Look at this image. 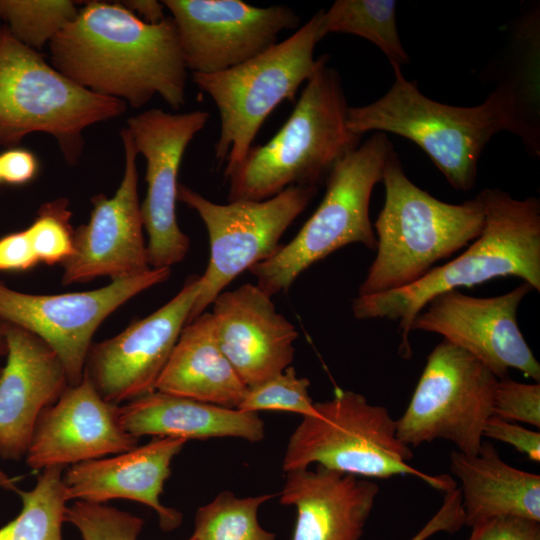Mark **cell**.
I'll use <instances>...</instances> for the list:
<instances>
[{
	"label": "cell",
	"instance_id": "6da1fadb",
	"mask_svg": "<svg viewBox=\"0 0 540 540\" xmlns=\"http://www.w3.org/2000/svg\"><path fill=\"white\" fill-rule=\"evenodd\" d=\"M52 66L79 86L137 109L159 95L185 104L186 68L175 22L148 24L122 3L89 1L49 43Z\"/></svg>",
	"mask_w": 540,
	"mask_h": 540
},
{
	"label": "cell",
	"instance_id": "7a4b0ae2",
	"mask_svg": "<svg viewBox=\"0 0 540 540\" xmlns=\"http://www.w3.org/2000/svg\"><path fill=\"white\" fill-rule=\"evenodd\" d=\"M394 82L378 100L349 107L348 129L362 136L369 131L390 132L418 145L456 190H471L477 179L484 147L500 131L518 135L530 154L539 137L528 117L521 93L508 80L479 105L463 107L437 102L408 81L393 66Z\"/></svg>",
	"mask_w": 540,
	"mask_h": 540
},
{
	"label": "cell",
	"instance_id": "3957f363",
	"mask_svg": "<svg viewBox=\"0 0 540 540\" xmlns=\"http://www.w3.org/2000/svg\"><path fill=\"white\" fill-rule=\"evenodd\" d=\"M485 224L467 250L418 281L352 301L355 318L398 321L405 358L412 354L409 336L416 316L436 296L459 287H473L498 277L515 276L540 291V201L516 199L495 188L481 191Z\"/></svg>",
	"mask_w": 540,
	"mask_h": 540
},
{
	"label": "cell",
	"instance_id": "277c9868",
	"mask_svg": "<svg viewBox=\"0 0 540 540\" xmlns=\"http://www.w3.org/2000/svg\"><path fill=\"white\" fill-rule=\"evenodd\" d=\"M323 54L281 129L252 146L225 177L228 202L262 201L291 186H316L360 145L347 127L348 104L338 71Z\"/></svg>",
	"mask_w": 540,
	"mask_h": 540
},
{
	"label": "cell",
	"instance_id": "5b68a950",
	"mask_svg": "<svg viewBox=\"0 0 540 540\" xmlns=\"http://www.w3.org/2000/svg\"><path fill=\"white\" fill-rule=\"evenodd\" d=\"M384 205L373 224L376 256L358 295L408 286L433 265L473 242L482 233L481 192L460 204L443 202L415 185L392 150L383 168Z\"/></svg>",
	"mask_w": 540,
	"mask_h": 540
},
{
	"label": "cell",
	"instance_id": "8992f818",
	"mask_svg": "<svg viewBox=\"0 0 540 540\" xmlns=\"http://www.w3.org/2000/svg\"><path fill=\"white\" fill-rule=\"evenodd\" d=\"M411 448L397 437L396 420L386 407L371 404L352 390L336 387L333 396L314 402V412L302 417L287 443L285 472L316 464L363 478L418 477L446 492L456 487L448 475H430L409 464Z\"/></svg>",
	"mask_w": 540,
	"mask_h": 540
},
{
	"label": "cell",
	"instance_id": "52a82bcc",
	"mask_svg": "<svg viewBox=\"0 0 540 540\" xmlns=\"http://www.w3.org/2000/svg\"><path fill=\"white\" fill-rule=\"evenodd\" d=\"M127 104L85 89L0 26V146L15 147L31 133H47L75 164L83 131L116 118Z\"/></svg>",
	"mask_w": 540,
	"mask_h": 540
},
{
	"label": "cell",
	"instance_id": "ba28073f",
	"mask_svg": "<svg viewBox=\"0 0 540 540\" xmlns=\"http://www.w3.org/2000/svg\"><path fill=\"white\" fill-rule=\"evenodd\" d=\"M392 150L387 135L375 132L333 166L321 203L297 235L249 269L261 290L269 296L287 291L308 267L348 244L376 249L370 199Z\"/></svg>",
	"mask_w": 540,
	"mask_h": 540
},
{
	"label": "cell",
	"instance_id": "9c48e42d",
	"mask_svg": "<svg viewBox=\"0 0 540 540\" xmlns=\"http://www.w3.org/2000/svg\"><path fill=\"white\" fill-rule=\"evenodd\" d=\"M322 10L282 42L227 70L192 74L194 84L208 94L220 117L215 157L226 162V177L245 157L270 113L285 100L294 102L299 87L320 65L314 50L320 41Z\"/></svg>",
	"mask_w": 540,
	"mask_h": 540
},
{
	"label": "cell",
	"instance_id": "30bf717a",
	"mask_svg": "<svg viewBox=\"0 0 540 540\" xmlns=\"http://www.w3.org/2000/svg\"><path fill=\"white\" fill-rule=\"evenodd\" d=\"M497 382L480 360L443 339L428 355L411 400L396 420L398 439L409 448L443 439L461 453L477 454Z\"/></svg>",
	"mask_w": 540,
	"mask_h": 540
},
{
	"label": "cell",
	"instance_id": "8fae6325",
	"mask_svg": "<svg viewBox=\"0 0 540 540\" xmlns=\"http://www.w3.org/2000/svg\"><path fill=\"white\" fill-rule=\"evenodd\" d=\"M316 186H291L262 201L218 204L184 185L177 199L202 219L210 243L207 268L188 323L205 312L214 299L239 274L274 256L280 239L317 193Z\"/></svg>",
	"mask_w": 540,
	"mask_h": 540
},
{
	"label": "cell",
	"instance_id": "7c38bea8",
	"mask_svg": "<svg viewBox=\"0 0 540 540\" xmlns=\"http://www.w3.org/2000/svg\"><path fill=\"white\" fill-rule=\"evenodd\" d=\"M170 274V268H151L133 277L111 280L95 290L52 295L16 291L0 281V320L46 342L62 362L69 385H77L83 379L92 338L101 323Z\"/></svg>",
	"mask_w": 540,
	"mask_h": 540
},
{
	"label": "cell",
	"instance_id": "4fadbf2b",
	"mask_svg": "<svg viewBox=\"0 0 540 540\" xmlns=\"http://www.w3.org/2000/svg\"><path fill=\"white\" fill-rule=\"evenodd\" d=\"M210 114H182L148 109L127 120L137 153L146 160V196L141 203L144 229L148 235L147 255L151 268H170L181 262L190 247L189 237L176 217L178 172L184 152L207 124Z\"/></svg>",
	"mask_w": 540,
	"mask_h": 540
},
{
	"label": "cell",
	"instance_id": "5bb4252c",
	"mask_svg": "<svg viewBox=\"0 0 540 540\" xmlns=\"http://www.w3.org/2000/svg\"><path fill=\"white\" fill-rule=\"evenodd\" d=\"M173 18L183 59L192 74L218 73L259 55L296 29L284 5L256 7L240 0H163Z\"/></svg>",
	"mask_w": 540,
	"mask_h": 540
},
{
	"label": "cell",
	"instance_id": "9a60e30c",
	"mask_svg": "<svg viewBox=\"0 0 540 540\" xmlns=\"http://www.w3.org/2000/svg\"><path fill=\"white\" fill-rule=\"evenodd\" d=\"M199 290L200 276H190L165 305L91 345L84 375L105 401L119 405L155 390Z\"/></svg>",
	"mask_w": 540,
	"mask_h": 540
},
{
	"label": "cell",
	"instance_id": "2e32d148",
	"mask_svg": "<svg viewBox=\"0 0 540 540\" xmlns=\"http://www.w3.org/2000/svg\"><path fill=\"white\" fill-rule=\"evenodd\" d=\"M532 290L525 282L495 297L479 298L458 290L433 298L414 319L412 330L437 333L485 364L498 379L510 368L536 382L540 364L523 337L517 310Z\"/></svg>",
	"mask_w": 540,
	"mask_h": 540
},
{
	"label": "cell",
	"instance_id": "e0dca14e",
	"mask_svg": "<svg viewBox=\"0 0 540 540\" xmlns=\"http://www.w3.org/2000/svg\"><path fill=\"white\" fill-rule=\"evenodd\" d=\"M120 137L125 159L121 183L113 196L91 198L89 221L74 229L73 253L62 263L63 285L128 278L151 269L138 196V153L126 127Z\"/></svg>",
	"mask_w": 540,
	"mask_h": 540
},
{
	"label": "cell",
	"instance_id": "ac0fdd59",
	"mask_svg": "<svg viewBox=\"0 0 540 540\" xmlns=\"http://www.w3.org/2000/svg\"><path fill=\"white\" fill-rule=\"evenodd\" d=\"M119 405L105 401L83 375L39 416L25 460L33 470L104 458L138 446L119 418Z\"/></svg>",
	"mask_w": 540,
	"mask_h": 540
},
{
	"label": "cell",
	"instance_id": "d6986e66",
	"mask_svg": "<svg viewBox=\"0 0 540 540\" xmlns=\"http://www.w3.org/2000/svg\"><path fill=\"white\" fill-rule=\"evenodd\" d=\"M212 305L219 346L247 387L291 365L298 332L256 284L221 292Z\"/></svg>",
	"mask_w": 540,
	"mask_h": 540
},
{
	"label": "cell",
	"instance_id": "ffe728a7",
	"mask_svg": "<svg viewBox=\"0 0 540 540\" xmlns=\"http://www.w3.org/2000/svg\"><path fill=\"white\" fill-rule=\"evenodd\" d=\"M4 322V321H3ZM8 352L0 375V458H25L41 413L70 386L57 354L28 330L4 322Z\"/></svg>",
	"mask_w": 540,
	"mask_h": 540
},
{
	"label": "cell",
	"instance_id": "44dd1931",
	"mask_svg": "<svg viewBox=\"0 0 540 540\" xmlns=\"http://www.w3.org/2000/svg\"><path fill=\"white\" fill-rule=\"evenodd\" d=\"M187 440L153 437L151 441L113 456L76 463L63 473L66 499L105 503L129 499L151 507L165 531L180 526L182 514L160 501L171 474L172 460Z\"/></svg>",
	"mask_w": 540,
	"mask_h": 540
},
{
	"label": "cell",
	"instance_id": "7402d4cb",
	"mask_svg": "<svg viewBox=\"0 0 540 540\" xmlns=\"http://www.w3.org/2000/svg\"><path fill=\"white\" fill-rule=\"evenodd\" d=\"M280 503L295 506L292 540H360L379 486L316 465L285 472Z\"/></svg>",
	"mask_w": 540,
	"mask_h": 540
},
{
	"label": "cell",
	"instance_id": "603a6c76",
	"mask_svg": "<svg viewBox=\"0 0 540 540\" xmlns=\"http://www.w3.org/2000/svg\"><path fill=\"white\" fill-rule=\"evenodd\" d=\"M123 429L141 436L185 440L235 437L259 442L265 425L256 412L226 408L191 398L154 390L119 407Z\"/></svg>",
	"mask_w": 540,
	"mask_h": 540
},
{
	"label": "cell",
	"instance_id": "cb8c5ba5",
	"mask_svg": "<svg viewBox=\"0 0 540 540\" xmlns=\"http://www.w3.org/2000/svg\"><path fill=\"white\" fill-rule=\"evenodd\" d=\"M450 470L460 482L465 525L498 516L540 521V476L504 462L492 443L475 455L450 454Z\"/></svg>",
	"mask_w": 540,
	"mask_h": 540
},
{
	"label": "cell",
	"instance_id": "d4e9b609",
	"mask_svg": "<svg viewBox=\"0 0 540 540\" xmlns=\"http://www.w3.org/2000/svg\"><path fill=\"white\" fill-rule=\"evenodd\" d=\"M155 390L237 409L247 386L219 346L211 312L183 327Z\"/></svg>",
	"mask_w": 540,
	"mask_h": 540
},
{
	"label": "cell",
	"instance_id": "484cf974",
	"mask_svg": "<svg viewBox=\"0 0 540 540\" xmlns=\"http://www.w3.org/2000/svg\"><path fill=\"white\" fill-rule=\"evenodd\" d=\"M63 466L42 470L35 486L18 489L0 472V484L14 490L22 501L20 513L0 528V540H62L67 502L63 485Z\"/></svg>",
	"mask_w": 540,
	"mask_h": 540
},
{
	"label": "cell",
	"instance_id": "4316f807",
	"mask_svg": "<svg viewBox=\"0 0 540 540\" xmlns=\"http://www.w3.org/2000/svg\"><path fill=\"white\" fill-rule=\"evenodd\" d=\"M318 33L320 40L330 33L362 37L376 45L392 67L410 61L398 33L394 0H337L322 10Z\"/></svg>",
	"mask_w": 540,
	"mask_h": 540
},
{
	"label": "cell",
	"instance_id": "83f0119b",
	"mask_svg": "<svg viewBox=\"0 0 540 540\" xmlns=\"http://www.w3.org/2000/svg\"><path fill=\"white\" fill-rule=\"evenodd\" d=\"M273 497L262 494L239 498L223 491L198 508L193 536L197 540H275V534L258 522L259 507Z\"/></svg>",
	"mask_w": 540,
	"mask_h": 540
},
{
	"label": "cell",
	"instance_id": "f1b7e54d",
	"mask_svg": "<svg viewBox=\"0 0 540 540\" xmlns=\"http://www.w3.org/2000/svg\"><path fill=\"white\" fill-rule=\"evenodd\" d=\"M70 0H0V19L10 33L33 50H40L78 14Z\"/></svg>",
	"mask_w": 540,
	"mask_h": 540
},
{
	"label": "cell",
	"instance_id": "f546056e",
	"mask_svg": "<svg viewBox=\"0 0 540 540\" xmlns=\"http://www.w3.org/2000/svg\"><path fill=\"white\" fill-rule=\"evenodd\" d=\"M67 198L42 204L31 225L25 230L39 262L62 264L73 253L74 229Z\"/></svg>",
	"mask_w": 540,
	"mask_h": 540
},
{
	"label": "cell",
	"instance_id": "4dcf8cb0",
	"mask_svg": "<svg viewBox=\"0 0 540 540\" xmlns=\"http://www.w3.org/2000/svg\"><path fill=\"white\" fill-rule=\"evenodd\" d=\"M310 381L298 377L293 366L247 390L237 409L246 412L261 410L289 411L302 417L314 412L309 395Z\"/></svg>",
	"mask_w": 540,
	"mask_h": 540
},
{
	"label": "cell",
	"instance_id": "1f68e13d",
	"mask_svg": "<svg viewBox=\"0 0 540 540\" xmlns=\"http://www.w3.org/2000/svg\"><path fill=\"white\" fill-rule=\"evenodd\" d=\"M65 522L75 526L83 540H137L144 520L104 503L76 501L67 506Z\"/></svg>",
	"mask_w": 540,
	"mask_h": 540
},
{
	"label": "cell",
	"instance_id": "d6a6232c",
	"mask_svg": "<svg viewBox=\"0 0 540 540\" xmlns=\"http://www.w3.org/2000/svg\"><path fill=\"white\" fill-rule=\"evenodd\" d=\"M492 415L506 421L540 427V384L498 379Z\"/></svg>",
	"mask_w": 540,
	"mask_h": 540
},
{
	"label": "cell",
	"instance_id": "836d02e7",
	"mask_svg": "<svg viewBox=\"0 0 540 540\" xmlns=\"http://www.w3.org/2000/svg\"><path fill=\"white\" fill-rule=\"evenodd\" d=\"M467 540H540V521L498 516L471 526Z\"/></svg>",
	"mask_w": 540,
	"mask_h": 540
},
{
	"label": "cell",
	"instance_id": "e575fe53",
	"mask_svg": "<svg viewBox=\"0 0 540 540\" xmlns=\"http://www.w3.org/2000/svg\"><path fill=\"white\" fill-rule=\"evenodd\" d=\"M483 437H488L514 447L531 461L540 462V432L490 416L483 428Z\"/></svg>",
	"mask_w": 540,
	"mask_h": 540
},
{
	"label": "cell",
	"instance_id": "d590c367",
	"mask_svg": "<svg viewBox=\"0 0 540 540\" xmlns=\"http://www.w3.org/2000/svg\"><path fill=\"white\" fill-rule=\"evenodd\" d=\"M465 525L459 488L444 492L441 507L429 521L409 540H428L433 535L445 532L455 533Z\"/></svg>",
	"mask_w": 540,
	"mask_h": 540
},
{
	"label": "cell",
	"instance_id": "8d00e7d4",
	"mask_svg": "<svg viewBox=\"0 0 540 540\" xmlns=\"http://www.w3.org/2000/svg\"><path fill=\"white\" fill-rule=\"evenodd\" d=\"M38 263L26 230L0 238V271H26Z\"/></svg>",
	"mask_w": 540,
	"mask_h": 540
},
{
	"label": "cell",
	"instance_id": "74e56055",
	"mask_svg": "<svg viewBox=\"0 0 540 540\" xmlns=\"http://www.w3.org/2000/svg\"><path fill=\"white\" fill-rule=\"evenodd\" d=\"M39 162L36 155L22 147H10L0 154L1 181L23 185L35 178Z\"/></svg>",
	"mask_w": 540,
	"mask_h": 540
},
{
	"label": "cell",
	"instance_id": "f35d334b",
	"mask_svg": "<svg viewBox=\"0 0 540 540\" xmlns=\"http://www.w3.org/2000/svg\"><path fill=\"white\" fill-rule=\"evenodd\" d=\"M122 4L134 13L138 18L148 24L160 23L166 16L164 14L165 6L155 0H128Z\"/></svg>",
	"mask_w": 540,
	"mask_h": 540
},
{
	"label": "cell",
	"instance_id": "ab89813d",
	"mask_svg": "<svg viewBox=\"0 0 540 540\" xmlns=\"http://www.w3.org/2000/svg\"><path fill=\"white\" fill-rule=\"evenodd\" d=\"M8 352L7 348V340L5 335V324L3 321L0 320V359L3 356H6ZM2 367L0 366V375H1Z\"/></svg>",
	"mask_w": 540,
	"mask_h": 540
},
{
	"label": "cell",
	"instance_id": "60d3db41",
	"mask_svg": "<svg viewBox=\"0 0 540 540\" xmlns=\"http://www.w3.org/2000/svg\"><path fill=\"white\" fill-rule=\"evenodd\" d=\"M187 540H197V538H195V537L192 535V536H191L189 539H187Z\"/></svg>",
	"mask_w": 540,
	"mask_h": 540
},
{
	"label": "cell",
	"instance_id": "b9f144b4",
	"mask_svg": "<svg viewBox=\"0 0 540 540\" xmlns=\"http://www.w3.org/2000/svg\"><path fill=\"white\" fill-rule=\"evenodd\" d=\"M0 182H1V174H0Z\"/></svg>",
	"mask_w": 540,
	"mask_h": 540
}]
</instances>
